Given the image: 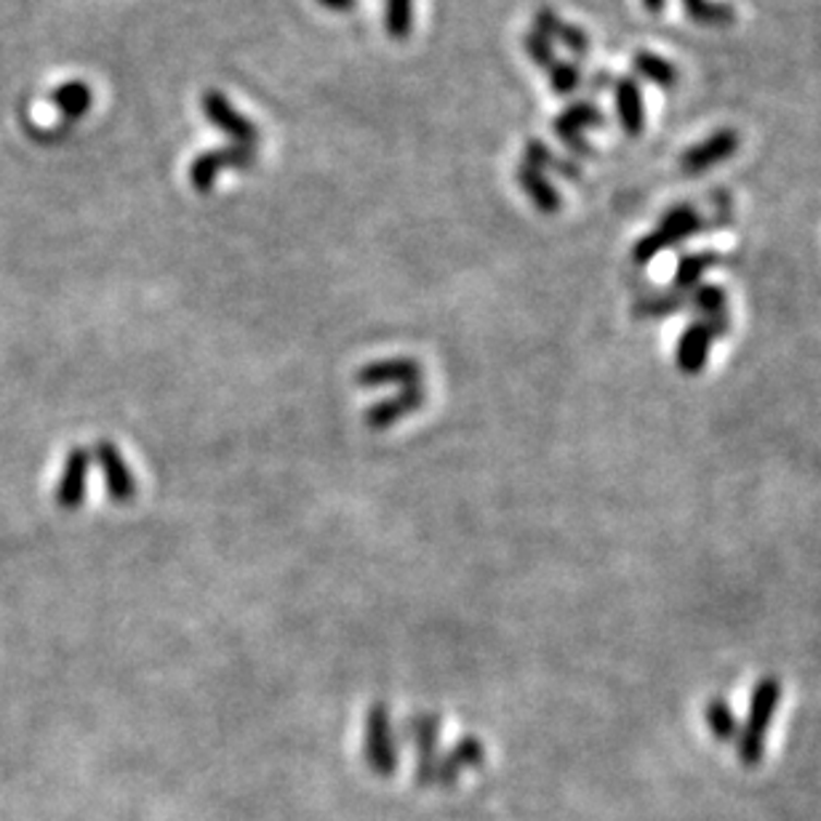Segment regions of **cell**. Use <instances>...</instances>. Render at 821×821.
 I'll use <instances>...</instances> for the list:
<instances>
[{"label": "cell", "instance_id": "cell-1", "mask_svg": "<svg viewBox=\"0 0 821 821\" xmlns=\"http://www.w3.org/2000/svg\"><path fill=\"white\" fill-rule=\"evenodd\" d=\"M704 230H710V225L701 217L699 208L691 206V203H677V206L669 208V212L659 219V225L653 227L649 236H643L632 245V262L638 267L649 265L659 254L675 249V245H680L683 241H688V238L699 236V232Z\"/></svg>", "mask_w": 821, "mask_h": 821}, {"label": "cell", "instance_id": "cell-2", "mask_svg": "<svg viewBox=\"0 0 821 821\" xmlns=\"http://www.w3.org/2000/svg\"><path fill=\"white\" fill-rule=\"evenodd\" d=\"M778 701H782V683L776 677H763V680L754 683L747 723L739 731V758L745 765H758L760 758H763L765 731L771 728Z\"/></svg>", "mask_w": 821, "mask_h": 821}, {"label": "cell", "instance_id": "cell-3", "mask_svg": "<svg viewBox=\"0 0 821 821\" xmlns=\"http://www.w3.org/2000/svg\"><path fill=\"white\" fill-rule=\"evenodd\" d=\"M254 166H256L254 147L225 145V147L206 149V153H201L193 164H190V169H188L190 188H193L195 193H212L219 173L225 169L249 171V169H254Z\"/></svg>", "mask_w": 821, "mask_h": 821}, {"label": "cell", "instance_id": "cell-4", "mask_svg": "<svg viewBox=\"0 0 821 821\" xmlns=\"http://www.w3.org/2000/svg\"><path fill=\"white\" fill-rule=\"evenodd\" d=\"M363 758L365 765L376 776H389L398 769V745H395L393 721H389L387 704H371L365 715V736H363Z\"/></svg>", "mask_w": 821, "mask_h": 821}, {"label": "cell", "instance_id": "cell-5", "mask_svg": "<svg viewBox=\"0 0 821 821\" xmlns=\"http://www.w3.org/2000/svg\"><path fill=\"white\" fill-rule=\"evenodd\" d=\"M605 123H608L605 121V112L595 105V101L579 99V101H574V105H568L566 110L555 118L553 131L557 140L571 149L577 158H592V155H595V147L587 142L584 131L603 129Z\"/></svg>", "mask_w": 821, "mask_h": 821}, {"label": "cell", "instance_id": "cell-6", "mask_svg": "<svg viewBox=\"0 0 821 821\" xmlns=\"http://www.w3.org/2000/svg\"><path fill=\"white\" fill-rule=\"evenodd\" d=\"M731 317L725 321H693L686 331L680 334L677 339V350H675V361L677 369L688 376H697L704 371L707 361H710V350L715 345V339H721L728 334Z\"/></svg>", "mask_w": 821, "mask_h": 821}, {"label": "cell", "instance_id": "cell-7", "mask_svg": "<svg viewBox=\"0 0 821 821\" xmlns=\"http://www.w3.org/2000/svg\"><path fill=\"white\" fill-rule=\"evenodd\" d=\"M88 451H92L94 464L101 470L110 499L116 502V505H129V502H134L136 491H140V481H136L134 467L125 461L121 448L112 440H97Z\"/></svg>", "mask_w": 821, "mask_h": 821}, {"label": "cell", "instance_id": "cell-8", "mask_svg": "<svg viewBox=\"0 0 821 821\" xmlns=\"http://www.w3.org/2000/svg\"><path fill=\"white\" fill-rule=\"evenodd\" d=\"M201 107L206 121L217 125L219 131H225L232 140V145L254 147L256 142L262 140V131L256 129L249 118L241 116V112L230 105V99L225 97V92H219V88H206L201 97Z\"/></svg>", "mask_w": 821, "mask_h": 821}, {"label": "cell", "instance_id": "cell-9", "mask_svg": "<svg viewBox=\"0 0 821 821\" xmlns=\"http://www.w3.org/2000/svg\"><path fill=\"white\" fill-rule=\"evenodd\" d=\"M741 147V136L736 129H721L712 131L710 136L697 142L680 155V171L688 173V177H697V173H704L715 166L725 164L728 158H734L736 149Z\"/></svg>", "mask_w": 821, "mask_h": 821}, {"label": "cell", "instance_id": "cell-10", "mask_svg": "<svg viewBox=\"0 0 821 821\" xmlns=\"http://www.w3.org/2000/svg\"><path fill=\"white\" fill-rule=\"evenodd\" d=\"M355 385L363 389H376V387H389L398 385L400 389L406 387H422L424 385V369L422 363L413 361V358H387V361H376L358 369Z\"/></svg>", "mask_w": 821, "mask_h": 821}, {"label": "cell", "instance_id": "cell-11", "mask_svg": "<svg viewBox=\"0 0 821 821\" xmlns=\"http://www.w3.org/2000/svg\"><path fill=\"white\" fill-rule=\"evenodd\" d=\"M92 464H94L92 451L81 446H75L73 451L64 457L57 491H53V499H57L59 509L75 512V509L83 507V502H86V488H88V470H92Z\"/></svg>", "mask_w": 821, "mask_h": 821}, {"label": "cell", "instance_id": "cell-12", "mask_svg": "<svg viewBox=\"0 0 821 821\" xmlns=\"http://www.w3.org/2000/svg\"><path fill=\"white\" fill-rule=\"evenodd\" d=\"M406 736L413 741L419 752V769L416 782L422 787H435V771H437V739H440V717L437 715H413L406 723Z\"/></svg>", "mask_w": 821, "mask_h": 821}, {"label": "cell", "instance_id": "cell-13", "mask_svg": "<svg viewBox=\"0 0 821 821\" xmlns=\"http://www.w3.org/2000/svg\"><path fill=\"white\" fill-rule=\"evenodd\" d=\"M424 403H427L424 385L406 387V389H400V393H395L393 398H385V400H379V403L371 406V409L363 413V424L371 430V433H382V430L395 427V424L403 422L406 416L416 413Z\"/></svg>", "mask_w": 821, "mask_h": 821}, {"label": "cell", "instance_id": "cell-14", "mask_svg": "<svg viewBox=\"0 0 821 821\" xmlns=\"http://www.w3.org/2000/svg\"><path fill=\"white\" fill-rule=\"evenodd\" d=\"M614 105L621 131H625L627 136L643 134L649 118H645V99L638 77L621 75L619 81H614Z\"/></svg>", "mask_w": 821, "mask_h": 821}, {"label": "cell", "instance_id": "cell-15", "mask_svg": "<svg viewBox=\"0 0 821 821\" xmlns=\"http://www.w3.org/2000/svg\"><path fill=\"white\" fill-rule=\"evenodd\" d=\"M483 760H485L483 741L475 739V736H464V739L457 741V747H454L451 752L443 754V758L437 760L435 787H454V784L459 782L461 771L481 769Z\"/></svg>", "mask_w": 821, "mask_h": 821}, {"label": "cell", "instance_id": "cell-16", "mask_svg": "<svg viewBox=\"0 0 821 821\" xmlns=\"http://www.w3.org/2000/svg\"><path fill=\"white\" fill-rule=\"evenodd\" d=\"M533 29H539L542 35H547L553 44L557 40L560 46H566V49L571 51L577 59L590 57V49H592L590 35H587L581 27L571 25V22L560 20V16H557L553 9H547V5L533 14Z\"/></svg>", "mask_w": 821, "mask_h": 821}, {"label": "cell", "instance_id": "cell-17", "mask_svg": "<svg viewBox=\"0 0 821 821\" xmlns=\"http://www.w3.org/2000/svg\"><path fill=\"white\" fill-rule=\"evenodd\" d=\"M515 182L523 190L526 197L531 201V206L542 214H557L563 208V195L547 179V173L533 169L529 164H520L515 171Z\"/></svg>", "mask_w": 821, "mask_h": 821}, {"label": "cell", "instance_id": "cell-18", "mask_svg": "<svg viewBox=\"0 0 821 821\" xmlns=\"http://www.w3.org/2000/svg\"><path fill=\"white\" fill-rule=\"evenodd\" d=\"M49 101L68 123H77L94 107V92L88 83L68 81L49 94Z\"/></svg>", "mask_w": 821, "mask_h": 821}, {"label": "cell", "instance_id": "cell-19", "mask_svg": "<svg viewBox=\"0 0 821 821\" xmlns=\"http://www.w3.org/2000/svg\"><path fill=\"white\" fill-rule=\"evenodd\" d=\"M632 77H643V81H649L659 88H675L677 81H680V73H677V68L669 59L645 49L632 53Z\"/></svg>", "mask_w": 821, "mask_h": 821}, {"label": "cell", "instance_id": "cell-20", "mask_svg": "<svg viewBox=\"0 0 821 821\" xmlns=\"http://www.w3.org/2000/svg\"><path fill=\"white\" fill-rule=\"evenodd\" d=\"M721 265V256L715 251H697V254H686L677 259L673 289L675 291H691L701 283V278L707 275V269Z\"/></svg>", "mask_w": 821, "mask_h": 821}, {"label": "cell", "instance_id": "cell-21", "mask_svg": "<svg viewBox=\"0 0 821 821\" xmlns=\"http://www.w3.org/2000/svg\"><path fill=\"white\" fill-rule=\"evenodd\" d=\"M688 307L697 310L701 321H725L728 317V293L715 283H701L688 291Z\"/></svg>", "mask_w": 821, "mask_h": 821}, {"label": "cell", "instance_id": "cell-22", "mask_svg": "<svg viewBox=\"0 0 821 821\" xmlns=\"http://www.w3.org/2000/svg\"><path fill=\"white\" fill-rule=\"evenodd\" d=\"M683 14L704 27H728L736 22V9L721 0H680Z\"/></svg>", "mask_w": 821, "mask_h": 821}, {"label": "cell", "instance_id": "cell-23", "mask_svg": "<svg viewBox=\"0 0 821 821\" xmlns=\"http://www.w3.org/2000/svg\"><path fill=\"white\" fill-rule=\"evenodd\" d=\"M688 307V291H664V293H653V297L640 299L635 302L632 315L635 317H645V321H656V317H669L680 310Z\"/></svg>", "mask_w": 821, "mask_h": 821}, {"label": "cell", "instance_id": "cell-24", "mask_svg": "<svg viewBox=\"0 0 821 821\" xmlns=\"http://www.w3.org/2000/svg\"><path fill=\"white\" fill-rule=\"evenodd\" d=\"M385 29L393 40L411 38L413 0H385Z\"/></svg>", "mask_w": 821, "mask_h": 821}, {"label": "cell", "instance_id": "cell-25", "mask_svg": "<svg viewBox=\"0 0 821 821\" xmlns=\"http://www.w3.org/2000/svg\"><path fill=\"white\" fill-rule=\"evenodd\" d=\"M547 77L555 97H568V94H577L584 86V70H581L579 62H563V59H557L553 68L547 70Z\"/></svg>", "mask_w": 821, "mask_h": 821}, {"label": "cell", "instance_id": "cell-26", "mask_svg": "<svg viewBox=\"0 0 821 821\" xmlns=\"http://www.w3.org/2000/svg\"><path fill=\"white\" fill-rule=\"evenodd\" d=\"M707 723H710L712 734H715L717 741H731L734 736H739V725H736L734 712H731L728 701L725 699H712L704 710Z\"/></svg>", "mask_w": 821, "mask_h": 821}, {"label": "cell", "instance_id": "cell-27", "mask_svg": "<svg viewBox=\"0 0 821 821\" xmlns=\"http://www.w3.org/2000/svg\"><path fill=\"white\" fill-rule=\"evenodd\" d=\"M523 49L526 53H529V59L536 68H544L550 70L553 64L557 62V53H555V44L547 38V35H542L539 29H529L523 38Z\"/></svg>", "mask_w": 821, "mask_h": 821}, {"label": "cell", "instance_id": "cell-28", "mask_svg": "<svg viewBox=\"0 0 821 821\" xmlns=\"http://www.w3.org/2000/svg\"><path fill=\"white\" fill-rule=\"evenodd\" d=\"M553 160H555V153H553V149H550L547 145H544L542 140H531V142H526V149H523V164H529V166H533V169H539V171L547 173V171H550V166H553Z\"/></svg>", "mask_w": 821, "mask_h": 821}, {"label": "cell", "instance_id": "cell-29", "mask_svg": "<svg viewBox=\"0 0 821 821\" xmlns=\"http://www.w3.org/2000/svg\"><path fill=\"white\" fill-rule=\"evenodd\" d=\"M27 131L33 134V140L38 142V145H59V142H64L73 134V123L57 125V129H38V125L27 123Z\"/></svg>", "mask_w": 821, "mask_h": 821}, {"label": "cell", "instance_id": "cell-30", "mask_svg": "<svg viewBox=\"0 0 821 821\" xmlns=\"http://www.w3.org/2000/svg\"><path fill=\"white\" fill-rule=\"evenodd\" d=\"M317 3H321L323 9L334 11V14H350L358 5V0H317Z\"/></svg>", "mask_w": 821, "mask_h": 821}, {"label": "cell", "instance_id": "cell-31", "mask_svg": "<svg viewBox=\"0 0 821 821\" xmlns=\"http://www.w3.org/2000/svg\"><path fill=\"white\" fill-rule=\"evenodd\" d=\"M608 86H614V81H611L608 70H601V73H595V77H592V81H590V92L592 94H597V92H601V88H608Z\"/></svg>", "mask_w": 821, "mask_h": 821}, {"label": "cell", "instance_id": "cell-32", "mask_svg": "<svg viewBox=\"0 0 821 821\" xmlns=\"http://www.w3.org/2000/svg\"><path fill=\"white\" fill-rule=\"evenodd\" d=\"M640 3H643V9L649 11V14L656 16V14H662L664 5H667V0H640Z\"/></svg>", "mask_w": 821, "mask_h": 821}]
</instances>
